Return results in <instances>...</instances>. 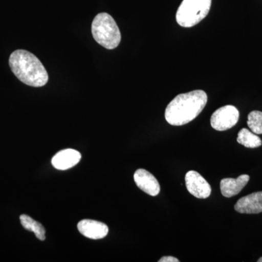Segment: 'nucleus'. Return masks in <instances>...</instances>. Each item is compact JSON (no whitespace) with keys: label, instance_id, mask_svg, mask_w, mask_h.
<instances>
[{"label":"nucleus","instance_id":"obj_3","mask_svg":"<svg viewBox=\"0 0 262 262\" xmlns=\"http://www.w3.org/2000/svg\"><path fill=\"white\" fill-rule=\"evenodd\" d=\"M91 29L95 40L106 49H115L121 41L120 29L108 13H98L93 20Z\"/></svg>","mask_w":262,"mask_h":262},{"label":"nucleus","instance_id":"obj_13","mask_svg":"<svg viewBox=\"0 0 262 262\" xmlns=\"http://www.w3.org/2000/svg\"><path fill=\"white\" fill-rule=\"evenodd\" d=\"M20 223L24 228L34 232L38 239L40 241L46 239V229L40 223L36 222L30 216L25 214L20 215Z\"/></svg>","mask_w":262,"mask_h":262},{"label":"nucleus","instance_id":"obj_4","mask_svg":"<svg viewBox=\"0 0 262 262\" xmlns=\"http://www.w3.org/2000/svg\"><path fill=\"white\" fill-rule=\"evenodd\" d=\"M211 0H183L177 13V23L190 28L203 20L211 9Z\"/></svg>","mask_w":262,"mask_h":262},{"label":"nucleus","instance_id":"obj_2","mask_svg":"<svg viewBox=\"0 0 262 262\" xmlns=\"http://www.w3.org/2000/svg\"><path fill=\"white\" fill-rule=\"evenodd\" d=\"M12 72L20 82L34 88L47 84L48 75L44 66L37 56L25 50H17L9 58Z\"/></svg>","mask_w":262,"mask_h":262},{"label":"nucleus","instance_id":"obj_8","mask_svg":"<svg viewBox=\"0 0 262 262\" xmlns=\"http://www.w3.org/2000/svg\"><path fill=\"white\" fill-rule=\"evenodd\" d=\"M234 210L239 213L256 214L262 212V192L248 194L241 198L234 205Z\"/></svg>","mask_w":262,"mask_h":262},{"label":"nucleus","instance_id":"obj_11","mask_svg":"<svg viewBox=\"0 0 262 262\" xmlns=\"http://www.w3.org/2000/svg\"><path fill=\"white\" fill-rule=\"evenodd\" d=\"M249 179V176L246 174L239 176L237 179H222L220 183L221 192L222 195L225 198H232L237 195L247 185Z\"/></svg>","mask_w":262,"mask_h":262},{"label":"nucleus","instance_id":"obj_9","mask_svg":"<svg viewBox=\"0 0 262 262\" xmlns=\"http://www.w3.org/2000/svg\"><path fill=\"white\" fill-rule=\"evenodd\" d=\"M77 228L84 237L93 239H102L108 232L107 226L94 220H82L77 225Z\"/></svg>","mask_w":262,"mask_h":262},{"label":"nucleus","instance_id":"obj_15","mask_svg":"<svg viewBox=\"0 0 262 262\" xmlns=\"http://www.w3.org/2000/svg\"><path fill=\"white\" fill-rule=\"evenodd\" d=\"M159 262H179V260L173 256H164V257L160 258Z\"/></svg>","mask_w":262,"mask_h":262},{"label":"nucleus","instance_id":"obj_14","mask_svg":"<svg viewBox=\"0 0 262 262\" xmlns=\"http://www.w3.org/2000/svg\"><path fill=\"white\" fill-rule=\"evenodd\" d=\"M248 125L254 134H262V113L259 111H253L248 115Z\"/></svg>","mask_w":262,"mask_h":262},{"label":"nucleus","instance_id":"obj_12","mask_svg":"<svg viewBox=\"0 0 262 262\" xmlns=\"http://www.w3.org/2000/svg\"><path fill=\"white\" fill-rule=\"evenodd\" d=\"M237 142L247 148H257L261 146L262 141L257 134L251 132L246 128H243L238 133Z\"/></svg>","mask_w":262,"mask_h":262},{"label":"nucleus","instance_id":"obj_5","mask_svg":"<svg viewBox=\"0 0 262 262\" xmlns=\"http://www.w3.org/2000/svg\"><path fill=\"white\" fill-rule=\"evenodd\" d=\"M238 110L232 105L222 106L213 113L211 125L215 130L225 131L234 127L239 120Z\"/></svg>","mask_w":262,"mask_h":262},{"label":"nucleus","instance_id":"obj_16","mask_svg":"<svg viewBox=\"0 0 262 262\" xmlns=\"http://www.w3.org/2000/svg\"><path fill=\"white\" fill-rule=\"evenodd\" d=\"M258 262H262V257L260 258L258 260Z\"/></svg>","mask_w":262,"mask_h":262},{"label":"nucleus","instance_id":"obj_10","mask_svg":"<svg viewBox=\"0 0 262 262\" xmlns=\"http://www.w3.org/2000/svg\"><path fill=\"white\" fill-rule=\"evenodd\" d=\"M81 158L82 155L77 150L67 149L57 153L52 159L51 163L55 168L65 170L75 166Z\"/></svg>","mask_w":262,"mask_h":262},{"label":"nucleus","instance_id":"obj_6","mask_svg":"<svg viewBox=\"0 0 262 262\" xmlns=\"http://www.w3.org/2000/svg\"><path fill=\"white\" fill-rule=\"evenodd\" d=\"M185 182L189 192L198 199H206L211 195V186L198 172L194 170L187 172Z\"/></svg>","mask_w":262,"mask_h":262},{"label":"nucleus","instance_id":"obj_7","mask_svg":"<svg viewBox=\"0 0 262 262\" xmlns=\"http://www.w3.org/2000/svg\"><path fill=\"white\" fill-rule=\"evenodd\" d=\"M136 185L143 192L151 196H157L160 192V186L157 179L144 169H139L134 173Z\"/></svg>","mask_w":262,"mask_h":262},{"label":"nucleus","instance_id":"obj_1","mask_svg":"<svg viewBox=\"0 0 262 262\" xmlns=\"http://www.w3.org/2000/svg\"><path fill=\"white\" fill-rule=\"evenodd\" d=\"M208 101V96L202 90L179 94L165 110V117L170 125L181 126L189 123L202 113Z\"/></svg>","mask_w":262,"mask_h":262}]
</instances>
